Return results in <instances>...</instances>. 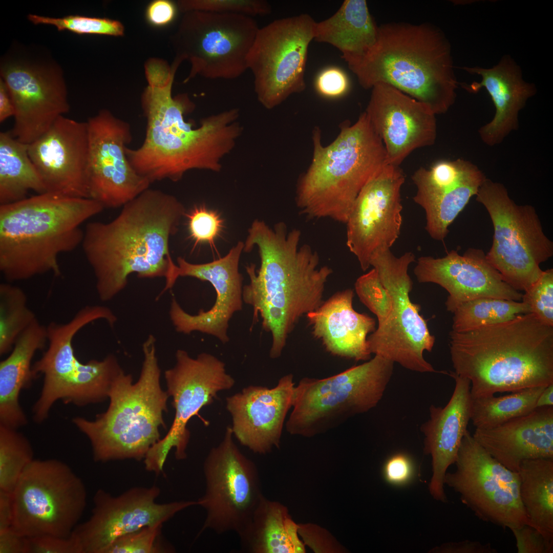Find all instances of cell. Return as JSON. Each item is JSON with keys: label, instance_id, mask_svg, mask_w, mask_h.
<instances>
[{"label": "cell", "instance_id": "6da1fadb", "mask_svg": "<svg viewBox=\"0 0 553 553\" xmlns=\"http://www.w3.org/2000/svg\"><path fill=\"white\" fill-rule=\"evenodd\" d=\"M179 65L151 58L145 64L147 86L142 95L146 119L145 136L137 148L126 147L132 167L151 183L177 181L193 169L219 171L221 160L233 148L241 128L239 112L233 109L203 119L197 128L184 120L193 109L188 97L172 95Z\"/></svg>", "mask_w": 553, "mask_h": 553}, {"label": "cell", "instance_id": "7a4b0ae2", "mask_svg": "<svg viewBox=\"0 0 553 553\" xmlns=\"http://www.w3.org/2000/svg\"><path fill=\"white\" fill-rule=\"evenodd\" d=\"M299 229L288 231L282 222L269 227L255 220L248 230L243 251L258 248L261 265L246 266L249 283L243 300L254 317L260 315L263 329L271 333V358L279 357L295 324L324 302V292L332 270L320 265V257L310 245H300Z\"/></svg>", "mask_w": 553, "mask_h": 553}, {"label": "cell", "instance_id": "3957f363", "mask_svg": "<svg viewBox=\"0 0 553 553\" xmlns=\"http://www.w3.org/2000/svg\"><path fill=\"white\" fill-rule=\"evenodd\" d=\"M185 214L175 196L148 188L110 222L87 224L81 245L101 301L115 297L133 273L141 278L166 276L173 261L169 239Z\"/></svg>", "mask_w": 553, "mask_h": 553}, {"label": "cell", "instance_id": "277c9868", "mask_svg": "<svg viewBox=\"0 0 553 553\" xmlns=\"http://www.w3.org/2000/svg\"><path fill=\"white\" fill-rule=\"evenodd\" d=\"M455 373L473 398L553 383V327L533 313L474 330L450 333Z\"/></svg>", "mask_w": 553, "mask_h": 553}, {"label": "cell", "instance_id": "5b68a950", "mask_svg": "<svg viewBox=\"0 0 553 553\" xmlns=\"http://www.w3.org/2000/svg\"><path fill=\"white\" fill-rule=\"evenodd\" d=\"M97 201L51 193L0 205V271L7 282L51 273L58 258L81 245L82 224L100 213Z\"/></svg>", "mask_w": 553, "mask_h": 553}, {"label": "cell", "instance_id": "8992f818", "mask_svg": "<svg viewBox=\"0 0 553 553\" xmlns=\"http://www.w3.org/2000/svg\"><path fill=\"white\" fill-rule=\"evenodd\" d=\"M349 69L364 89L388 84L435 115L446 112L456 97L459 83L450 44L431 24L394 22L378 26L374 46Z\"/></svg>", "mask_w": 553, "mask_h": 553}, {"label": "cell", "instance_id": "52a82bcc", "mask_svg": "<svg viewBox=\"0 0 553 553\" xmlns=\"http://www.w3.org/2000/svg\"><path fill=\"white\" fill-rule=\"evenodd\" d=\"M321 138L315 127L312 158L298 181L296 203L309 218L346 224L361 190L388 164L386 151L365 112L353 124L344 121L329 144L323 145Z\"/></svg>", "mask_w": 553, "mask_h": 553}, {"label": "cell", "instance_id": "ba28073f", "mask_svg": "<svg viewBox=\"0 0 553 553\" xmlns=\"http://www.w3.org/2000/svg\"><path fill=\"white\" fill-rule=\"evenodd\" d=\"M156 341L150 334L142 345L143 360L136 382L123 370L115 379L104 412L93 420L81 417L72 420L89 439L96 462L140 460L160 439L159 429L166 427L163 414L168 411L169 396L160 385Z\"/></svg>", "mask_w": 553, "mask_h": 553}, {"label": "cell", "instance_id": "9c48e42d", "mask_svg": "<svg viewBox=\"0 0 553 553\" xmlns=\"http://www.w3.org/2000/svg\"><path fill=\"white\" fill-rule=\"evenodd\" d=\"M114 317L107 307L88 306L67 323L51 322L47 327L48 348L32 365L35 378L38 375L44 377L40 394L33 407L36 422L48 418L58 400L83 407L108 398L114 380L123 371L117 358L109 354L102 360L83 363L75 355L73 341L81 329L92 322L103 320L110 323Z\"/></svg>", "mask_w": 553, "mask_h": 553}, {"label": "cell", "instance_id": "30bf717a", "mask_svg": "<svg viewBox=\"0 0 553 553\" xmlns=\"http://www.w3.org/2000/svg\"><path fill=\"white\" fill-rule=\"evenodd\" d=\"M394 364L375 355L330 377L303 378L294 388L286 430L291 435L311 437L375 408L390 382Z\"/></svg>", "mask_w": 553, "mask_h": 553}, {"label": "cell", "instance_id": "8fae6325", "mask_svg": "<svg viewBox=\"0 0 553 553\" xmlns=\"http://www.w3.org/2000/svg\"><path fill=\"white\" fill-rule=\"evenodd\" d=\"M476 196L494 227L488 261L507 284L524 292L541 275L540 264L552 256L553 242L544 233L535 208L515 203L502 184L486 178Z\"/></svg>", "mask_w": 553, "mask_h": 553}, {"label": "cell", "instance_id": "7c38bea8", "mask_svg": "<svg viewBox=\"0 0 553 553\" xmlns=\"http://www.w3.org/2000/svg\"><path fill=\"white\" fill-rule=\"evenodd\" d=\"M12 528L27 537H68L84 511L87 491L81 479L57 459H33L12 493Z\"/></svg>", "mask_w": 553, "mask_h": 553}, {"label": "cell", "instance_id": "4fadbf2b", "mask_svg": "<svg viewBox=\"0 0 553 553\" xmlns=\"http://www.w3.org/2000/svg\"><path fill=\"white\" fill-rule=\"evenodd\" d=\"M260 27L253 17L201 11L184 13L171 42L175 59L190 65L184 82L197 75L233 79L248 70V57Z\"/></svg>", "mask_w": 553, "mask_h": 553}, {"label": "cell", "instance_id": "5bb4252c", "mask_svg": "<svg viewBox=\"0 0 553 553\" xmlns=\"http://www.w3.org/2000/svg\"><path fill=\"white\" fill-rule=\"evenodd\" d=\"M412 252L399 257L388 249L373 256L370 266L377 271L384 286L393 299V308L388 319L367 338L371 354L399 364L403 368L420 373L437 372L423 356L431 352L435 337L420 314V307L410 297L413 282L408 273L409 265L415 261Z\"/></svg>", "mask_w": 553, "mask_h": 553}, {"label": "cell", "instance_id": "9a60e30c", "mask_svg": "<svg viewBox=\"0 0 553 553\" xmlns=\"http://www.w3.org/2000/svg\"><path fill=\"white\" fill-rule=\"evenodd\" d=\"M316 22L308 14L275 19L259 28L248 57L258 101L272 109L306 89L305 72Z\"/></svg>", "mask_w": 553, "mask_h": 553}, {"label": "cell", "instance_id": "2e32d148", "mask_svg": "<svg viewBox=\"0 0 553 553\" xmlns=\"http://www.w3.org/2000/svg\"><path fill=\"white\" fill-rule=\"evenodd\" d=\"M233 436L231 426L227 427L221 442L204 460L205 491L197 502L206 516L197 537L208 529L239 536L264 496L256 464L240 451Z\"/></svg>", "mask_w": 553, "mask_h": 553}, {"label": "cell", "instance_id": "e0dca14e", "mask_svg": "<svg viewBox=\"0 0 553 553\" xmlns=\"http://www.w3.org/2000/svg\"><path fill=\"white\" fill-rule=\"evenodd\" d=\"M455 463L444 483L460 495L480 520L511 529L529 525L520 500L517 472L503 466L465 432Z\"/></svg>", "mask_w": 553, "mask_h": 553}, {"label": "cell", "instance_id": "ac0fdd59", "mask_svg": "<svg viewBox=\"0 0 553 553\" xmlns=\"http://www.w3.org/2000/svg\"><path fill=\"white\" fill-rule=\"evenodd\" d=\"M0 74L14 107L10 132L20 142L32 143L69 112L67 89L57 64L10 53L1 60Z\"/></svg>", "mask_w": 553, "mask_h": 553}, {"label": "cell", "instance_id": "d6986e66", "mask_svg": "<svg viewBox=\"0 0 553 553\" xmlns=\"http://www.w3.org/2000/svg\"><path fill=\"white\" fill-rule=\"evenodd\" d=\"M89 137V198L104 208L123 206L148 188L126 154L131 139L129 124L103 109L87 121Z\"/></svg>", "mask_w": 553, "mask_h": 553}, {"label": "cell", "instance_id": "ffe728a7", "mask_svg": "<svg viewBox=\"0 0 553 553\" xmlns=\"http://www.w3.org/2000/svg\"><path fill=\"white\" fill-rule=\"evenodd\" d=\"M244 246V242L239 241L225 256L206 263H191L181 257L177 258V264L171 262L160 296L172 288L181 276L207 281L216 292L211 308L206 311L200 310L197 314L187 313L176 299H172L169 313L176 331L185 334L198 331L215 336L223 344L229 342V322L235 313L242 309L244 302L243 277L239 270Z\"/></svg>", "mask_w": 553, "mask_h": 553}, {"label": "cell", "instance_id": "44dd1931", "mask_svg": "<svg viewBox=\"0 0 553 553\" xmlns=\"http://www.w3.org/2000/svg\"><path fill=\"white\" fill-rule=\"evenodd\" d=\"M160 489L156 485L132 487L113 496L99 489L93 498L94 507L88 520L72 531L82 553H104L119 538L146 526L163 525L178 512L197 501L159 503Z\"/></svg>", "mask_w": 553, "mask_h": 553}, {"label": "cell", "instance_id": "7402d4cb", "mask_svg": "<svg viewBox=\"0 0 553 553\" xmlns=\"http://www.w3.org/2000/svg\"><path fill=\"white\" fill-rule=\"evenodd\" d=\"M405 176L399 166L387 164L358 194L346 223V245L363 271L371 257L398 238L402 222L400 190Z\"/></svg>", "mask_w": 553, "mask_h": 553}, {"label": "cell", "instance_id": "603a6c76", "mask_svg": "<svg viewBox=\"0 0 553 553\" xmlns=\"http://www.w3.org/2000/svg\"><path fill=\"white\" fill-rule=\"evenodd\" d=\"M164 378L175 416L162 439L181 454L186 452L189 440L188 421L199 416L203 407L212 403L219 392L232 388L235 381L226 372L225 364L215 356L203 352L193 358L182 349L177 351L176 364L165 371Z\"/></svg>", "mask_w": 553, "mask_h": 553}, {"label": "cell", "instance_id": "cb8c5ba5", "mask_svg": "<svg viewBox=\"0 0 553 553\" xmlns=\"http://www.w3.org/2000/svg\"><path fill=\"white\" fill-rule=\"evenodd\" d=\"M371 89L365 112L384 144L388 164L399 166L415 150L435 143L436 115L428 106L387 83Z\"/></svg>", "mask_w": 553, "mask_h": 553}, {"label": "cell", "instance_id": "d4e9b609", "mask_svg": "<svg viewBox=\"0 0 553 553\" xmlns=\"http://www.w3.org/2000/svg\"><path fill=\"white\" fill-rule=\"evenodd\" d=\"M87 123L59 117L37 140L28 144L30 158L46 192L89 198Z\"/></svg>", "mask_w": 553, "mask_h": 553}, {"label": "cell", "instance_id": "484cf974", "mask_svg": "<svg viewBox=\"0 0 553 553\" xmlns=\"http://www.w3.org/2000/svg\"><path fill=\"white\" fill-rule=\"evenodd\" d=\"M414 273L418 282L435 283L447 291L445 306L452 313L461 304L480 297L522 300L523 294L504 280L480 249L469 248L462 255L452 250L442 258L421 257Z\"/></svg>", "mask_w": 553, "mask_h": 553}, {"label": "cell", "instance_id": "4316f807", "mask_svg": "<svg viewBox=\"0 0 553 553\" xmlns=\"http://www.w3.org/2000/svg\"><path fill=\"white\" fill-rule=\"evenodd\" d=\"M485 179L476 165L461 159L441 160L430 169L421 167L414 172L412 179L417 190L413 200L425 211V228L432 238H445L450 225Z\"/></svg>", "mask_w": 553, "mask_h": 553}, {"label": "cell", "instance_id": "83f0119b", "mask_svg": "<svg viewBox=\"0 0 553 553\" xmlns=\"http://www.w3.org/2000/svg\"><path fill=\"white\" fill-rule=\"evenodd\" d=\"M294 384L291 374L268 388L249 386L226 398L233 435L253 453L265 454L280 447L284 423L292 407Z\"/></svg>", "mask_w": 553, "mask_h": 553}, {"label": "cell", "instance_id": "f1b7e54d", "mask_svg": "<svg viewBox=\"0 0 553 553\" xmlns=\"http://www.w3.org/2000/svg\"><path fill=\"white\" fill-rule=\"evenodd\" d=\"M449 375L455 381L450 399L443 407L431 405L429 419L420 427L424 435V452L432 457L430 491L434 498L442 502L446 499L444 490L446 470L455 462L471 420L470 381L454 372Z\"/></svg>", "mask_w": 553, "mask_h": 553}, {"label": "cell", "instance_id": "f546056e", "mask_svg": "<svg viewBox=\"0 0 553 553\" xmlns=\"http://www.w3.org/2000/svg\"><path fill=\"white\" fill-rule=\"evenodd\" d=\"M472 435L498 462L518 473L525 460L553 458V407L536 408L493 428H476Z\"/></svg>", "mask_w": 553, "mask_h": 553}, {"label": "cell", "instance_id": "4dcf8cb0", "mask_svg": "<svg viewBox=\"0 0 553 553\" xmlns=\"http://www.w3.org/2000/svg\"><path fill=\"white\" fill-rule=\"evenodd\" d=\"M460 68L481 77V82L461 86L470 93H476L482 88L486 89L495 105L496 113L493 119L479 132L486 144L493 145L500 143L517 127L518 113L536 93L535 84L523 79L520 67L509 55L503 56L492 68Z\"/></svg>", "mask_w": 553, "mask_h": 553}, {"label": "cell", "instance_id": "1f68e13d", "mask_svg": "<svg viewBox=\"0 0 553 553\" xmlns=\"http://www.w3.org/2000/svg\"><path fill=\"white\" fill-rule=\"evenodd\" d=\"M354 292L338 291L307 314L314 337L320 339L331 354L355 360H368L371 356L367 336L375 330L376 322L353 307Z\"/></svg>", "mask_w": 553, "mask_h": 553}, {"label": "cell", "instance_id": "d6a6232c", "mask_svg": "<svg viewBox=\"0 0 553 553\" xmlns=\"http://www.w3.org/2000/svg\"><path fill=\"white\" fill-rule=\"evenodd\" d=\"M47 342V327L37 319L20 335L9 355L0 363V424L18 429L27 423L19 404L21 391L35 378L31 363Z\"/></svg>", "mask_w": 553, "mask_h": 553}, {"label": "cell", "instance_id": "836d02e7", "mask_svg": "<svg viewBox=\"0 0 553 553\" xmlns=\"http://www.w3.org/2000/svg\"><path fill=\"white\" fill-rule=\"evenodd\" d=\"M378 31L366 1L346 0L331 17L316 22L314 40L337 48L350 68L373 48Z\"/></svg>", "mask_w": 553, "mask_h": 553}, {"label": "cell", "instance_id": "e575fe53", "mask_svg": "<svg viewBox=\"0 0 553 553\" xmlns=\"http://www.w3.org/2000/svg\"><path fill=\"white\" fill-rule=\"evenodd\" d=\"M519 494L530 526L553 544V458L523 461Z\"/></svg>", "mask_w": 553, "mask_h": 553}, {"label": "cell", "instance_id": "d590c367", "mask_svg": "<svg viewBox=\"0 0 553 553\" xmlns=\"http://www.w3.org/2000/svg\"><path fill=\"white\" fill-rule=\"evenodd\" d=\"M30 191L46 193L41 179L32 162L28 145L10 132L0 133V205L19 201Z\"/></svg>", "mask_w": 553, "mask_h": 553}, {"label": "cell", "instance_id": "8d00e7d4", "mask_svg": "<svg viewBox=\"0 0 553 553\" xmlns=\"http://www.w3.org/2000/svg\"><path fill=\"white\" fill-rule=\"evenodd\" d=\"M287 506L263 496L251 520L239 536L243 550L250 553H294L286 528Z\"/></svg>", "mask_w": 553, "mask_h": 553}, {"label": "cell", "instance_id": "74e56055", "mask_svg": "<svg viewBox=\"0 0 553 553\" xmlns=\"http://www.w3.org/2000/svg\"><path fill=\"white\" fill-rule=\"evenodd\" d=\"M545 387L526 388L499 397L472 398L471 420L476 428L485 429L526 415L536 409L537 399Z\"/></svg>", "mask_w": 553, "mask_h": 553}, {"label": "cell", "instance_id": "f35d334b", "mask_svg": "<svg viewBox=\"0 0 553 553\" xmlns=\"http://www.w3.org/2000/svg\"><path fill=\"white\" fill-rule=\"evenodd\" d=\"M531 313L522 301L484 297L459 305L453 312L452 331H468L511 320L520 314Z\"/></svg>", "mask_w": 553, "mask_h": 553}, {"label": "cell", "instance_id": "ab89813d", "mask_svg": "<svg viewBox=\"0 0 553 553\" xmlns=\"http://www.w3.org/2000/svg\"><path fill=\"white\" fill-rule=\"evenodd\" d=\"M36 319L27 295L11 283L0 284V354L10 352L23 332Z\"/></svg>", "mask_w": 553, "mask_h": 553}, {"label": "cell", "instance_id": "60d3db41", "mask_svg": "<svg viewBox=\"0 0 553 553\" xmlns=\"http://www.w3.org/2000/svg\"><path fill=\"white\" fill-rule=\"evenodd\" d=\"M33 459V449L26 437L17 429L0 424V490L12 493Z\"/></svg>", "mask_w": 553, "mask_h": 553}, {"label": "cell", "instance_id": "b9f144b4", "mask_svg": "<svg viewBox=\"0 0 553 553\" xmlns=\"http://www.w3.org/2000/svg\"><path fill=\"white\" fill-rule=\"evenodd\" d=\"M28 19L32 23L50 25L58 31L67 30L78 34H98L115 36L124 34V27L119 21L107 18L71 15L55 18L29 14Z\"/></svg>", "mask_w": 553, "mask_h": 553}, {"label": "cell", "instance_id": "7bdbcfd3", "mask_svg": "<svg viewBox=\"0 0 553 553\" xmlns=\"http://www.w3.org/2000/svg\"><path fill=\"white\" fill-rule=\"evenodd\" d=\"M355 290L360 301L376 316L378 325L384 323L392 313L394 302L376 269L360 276L355 283Z\"/></svg>", "mask_w": 553, "mask_h": 553}, {"label": "cell", "instance_id": "ee69618b", "mask_svg": "<svg viewBox=\"0 0 553 553\" xmlns=\"http://www.w3.org/2000/svg\"><path fill=\"white\" fill-rule=\"evenodd\" d=\"M162 525L146 526L124 535L113 542L104 553H168L174 548L162 541Z\"/></svg>", "mask_w": 553, "mask_h": 553}, {"label": "cell", "instance_id": "f6af8a7d", "mask_svg": "<svg viewBox=\"0 0 553 553\" xmlns=\"http://www.w3.org/2000/svg\"><path fill=\"white\" fill-rule=\"evenodd\" d=\"M179 10L238 14L253 17L270 13L271 7L263 0H183L178 2Z\"/></svg>", "mask_w": 553, "mask_h": 553}, {"label": "cell", "instance_id": "bcb514c9", "mask_svg": "<svg viewBox=\"0 0 553 553\" xmlns=\"http://www.w3.org/2000/svg\"><path fill=\"white\" fill-rule=\"evenodd\" d=\"M521 301L543 324L553 327V269L543 271L539 279L522 294Z\"/></svg>", "mask_w": 553, "mask_h": 553}, {"label": "cell", "instance_id": "7dc6e473", "mask_svg": "<svg viewBox=\"0 0 553 553\" xmlns=\"http://www.w3.org/2000/svg\"><path fill=\"white\" fill-rule=\"evenodd\" d=\"M185 216L188 219V229L195 244L208 243L215 247V241L220 235L223 221L215 211L205 206H195Z\"/></svg>", "mask_w": 553, "mask_h": 553}, {"label": "cell", "instance_id": "c3c4849f", "mask_svg": "<svg viewBox=\"0 0 553 553\" xmlns=\"http://www.w3.org/2000/svg\"><path fill=\"white\" fill-rule=\"evenodd\" d=\"M299 534L305 545L314 552H345V548L326 529L313 523L299 524Z\"/></svg>", "mask_w": 553, "mask_h": 553}, {"label": "cell", "instance_id": "681fc988", "mask_svg": "<svg viewBox=\"0 0 553 553\" xmlns=\"http://www.w3.org/2000/svg\"><path fill=\"white\" fill-rule=\"evenodd\" d=\"M315 89L324 98L337 99L348 92L350 82L343 70L336 67H330L318 74L315 81Z\"/></svg>", "mask_w": 553, "mask_h": 553}, {"label": "cell", "instance_id": "f907efd6", "mask_svg": "<svg viewBox=\"0 0 553 553\" xmlns=\"http://www.w3.org/2000/svg\"><path fill=\"white\" fill-rule=\"evenodd\" d=\"M28 538L29 553H82L80 542L72 533L68 537L44 535Z\"/></svg>", "mask_w": 553, "mask_h": 553}, {"label": "cell", "instance_id": "816d5d0a", "mask_svg": "<svg viewBox=\"0 0 553 553\" xmlns=\"http://www.w3.org/2000/svg\"><path fill=\"white\" fill-rule=\"evenodd\" d=\"M511 530L516 540L518 553L553 552V544L547 541L534 527L524 525Z\"/></svg>", "mask_w": 553, "mask_h": 553}, {"label": "cell", "instance_id": "f5cc1de1", "mask_svg": "<svg viewBox=\"0 0 553 553\" xmlns=\"http://www.w3.org/2000/svg\"><path fill=\"white\" fill-rule=\"evenodd\" d=\"M413 472L411 459L406 455L398 453L390 457L386 461L384 473L387 481L394 484H402L409 481Z\"/></svg>", "mask_w": 553, "mask_h": 553}, {"label": "cell", "instance_id": "db71d44e", "mask_svg": "<svg viewBox=\"0 0 553 553\" xmlns=\"http://www.w3.org/2000/svg\"><path fill=\"white\" fill-rule=\"evenodd\" d=\"M177 8L174 3L167 0H157L147 6L145 16L147 21L157 27L170 24L176 15Z\"/></svg>", "mask_w": 553, "mask_h": 553}, {"label": "cell", "instance_id": "11a10c76", "mask_svg": "<svg viewBox=\"0 0 553 553\" xmlns=\"http://www.w3.org/2000/svg\"><path fill=\"white\" fill-rule=\"evenodd\" d=\"M28 538L12 527L0 532V553H29Z\"/></svg>", "mask_w": 553, "mask_h": 553}, {"label": "cell", "instance_id": "9f6ffc18", "mask_svg": "<svg viewBox=\"0 0 553 553\" xmlns=\"http://www.w3.org/2000/svg\"><path fill=\"white\" fill-rule=\"evenodd\" d=\"M440 552L452 553H497V550L490 543H482L477 541L464 540L459 542L444 544L437 549Z\"/></svg>", "mask_w": 553, "mask_h": 553}, {"label": "cell", "instance_id": "6f0895ef", "mask_svg": "<svg viewBox=\"0 0 553 553\" xmlns=\"http://www.w3.org/2000/svg\"><path fill=\"white\" fill-rule=\"evenodd\" d=\"M13 513L12 493L0 490V532L12 527Z\"/></svg>", "mask_w": 553, "mask_h": 553}, {"label": "cell", "instance_id": "680465c9", "mask_svg": "<svg viewBox=\"0 0 553 553\" xmlns=\"http://www.w3.org/2000/svg\"><path fill=\"white\" fill-rule=\"evenodd\" d=\"M14 107L8 88L0 78V122L14 116Z\"/></svg>", "mask_w": 553, "mask_h": 553}, {"label": "cell", "instance_id": "91938a15", "mask_svg": "<svg viewBox=\"0 0 553 553\" xmlns=\"http://www.w3.org/2000/svg\"><path fill=\"white\" fill-rule=\"evenodd\" d=\"M286 528L290 543L294 553L306 552L305 545L299 538V524L296 523L289 516L286 521Z\"/></svg>", "mask_w": 553, "mask_h": 553}, {"label": "cell", "instance_id": "94428289", "mask_svg": "<svg viewBox=\"0 0 553 553\" xmlns=\"http://www.w3.org/2000/svg\"><path fill=\"white\" fill-rule=\"evenodd\" d=\"M546 407H553V383L545 387L536 402V408Z\"/></svg>", "mask_w": 553, "mask_h": 553}]
</instances>
